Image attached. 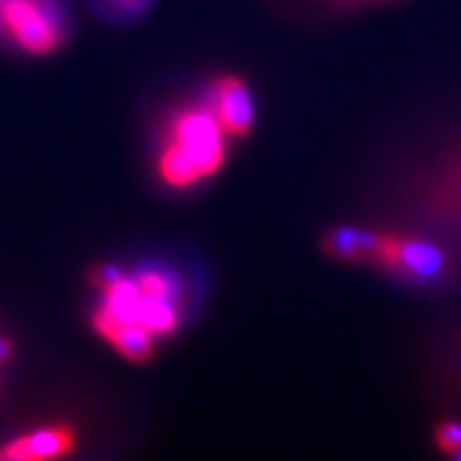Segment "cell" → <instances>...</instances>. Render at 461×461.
Returning a JSON list of instances; mask_svg holds the SVG:
<instances>
[{
    "label": "cell",
    "mask_w": 461,
    "mask_h": 461,
    "mask_svg": "<svg viewBox=\"0 0 461 461\" xmlns=\"http://www.w3.org/2000/svg\"><path fill=\"white\" fill-rule=\"evenodd\" d=\"M374 210L461 255V124L414 132L384 158L372 188Z\"/></svg>",
    "instance_id": "6da1fadb"
},
{
    "label": "cell",
    "mask_w": 461,
    "mask_h": 461,
    "mask_svg": "<svg viewBox=\"0 0 461 461\" xmlns=\"http://www.w3.org/2000/svg\"><path fill=\"white\" fill-rule=\"evenodd\" d=\"M325 252L342 261H363L408 285L431 286L453 274L455 257L438 241L411 230H367L339 227L327 235Z\"/></svg>",
    "instance_id": "7a4b0ae2"
},
{
    "label": "cell",
    "mask_w": 461,
    "mask_h": 461,
    "mask_svg": "<svg viewBox=\"0 0 461 461\" xmlns=\"http://www.w3.org/2000/svg\"><path fill=\"white\" fill-rule=\"evenodd\" d=\"M227 132L210 107L186 109L171 122V140L158 158V173L173 188L214 176L224 163Z\"/></svg>",
    "instance_id": "3957f363"
},
{
    "label": "cell",
    "mask_w": 461,
    "mask_h": 461,
    "mask_svg": "<svg viewBox=\"0 0 461 461\" xmlns=\"http://www.w3.org/2000/svg\"><path fill=\"white\" fill-rule=\"evenodd\" d=\"M65 37L67 11L62 0H0V39L22 51L51 54Z\"/></svg>",
    "instance_id": "277c9868"
},
{
    "label": "cell",
    "mask_w": 461,
    "mask_h": 461,
    "mask_svg": "<svg viewBox=\"0 0 461 461\" xmlns=\"http://www.w3.org/2000/svg\"><path fill=\"white\" fill-rule=\"evenodd\" d=\"M425 374L431 393L461 414V305L440 322L431 338Z\"/></svg>",
    "instance_id": "5b68a950"
},
{
    "label": "cell",
    "mask_w": 461,
    "mask_h": 461,
    "mask_svg": "<svg viewBox=\"0 0 461 461\" xmlns=\"http://www.w3.org/2000/svg\"><path fill=\"white\" fill-rule=\"evenodd\" d=\"M212 112L227 135L244 137L255 124V103L248 86L235 75H224L212 84Z\"/></svg>",
    "instance_id": "8992f818"
},
{
    "label": "cell",
    "mask_w": 461,
    "mask_h": 461,
    "mask_svg": "<svg viewBox=\"0 0 461 461\" xmlns=\"http://www.w3.org/2000/svg\"><path fill=\"white\" fill-rule=\"evenodd\" d=\"M75 448V434L68 425H51L15 438L0 447V461H39L67 457Z\"/></svg>",
    "instance_id": "52a82bcc"
},
{
    "label": "cell",
    "mask_w": 461,
    "mask_h": 461,
    "mask_svg": "<svg viewBox=\"0 0 461 461\" xmlns=\"http://www.w3.org/2000/svg\"><path fill=\"white\" fill-rule=\"evenodd\" d=\"M92 325L101 333L107 342L115 346L120 355H124L131 361H146L152 357L154 344H152V333L146 327H141L135 321H120L101 308L92 314Z\"/></svg>",
    "instance_id": "ba28073f"
},
{
    "label": "cell",
    "mask_w": 461,
    "mask_h": 461,
    "mask_svg": "<svg viewBox=\"0 0 461 461\" xmlns=\"http://www.w3.org/2000/svg\"><path fill=\"white\" fill-rule=\"evenodd\" d=\"M137 322L154 338L169 336L177 327V297H146L141 295L137 308Z\"/></svg>",
    "instance_id": "9c48e42d"
},
{
    "label": "cell",
    "mask_w": 461,
    "mask_h": 461,
    "mask_svg": "<svg viewBox=\"0 0 461 461\" xmlns=\"http://www.w3.org/2000/svg\"><path fill=\"white\" fill-rule=\"evenodd\" d=\"M310 7L321 11V14H346V11H357L363 7H374V5L393 3V0H305Z\"/></svg>",
    "instance_id": "30bf717a"
},
{
    "label": "cell",
    "mask_w": 461,
    "mask_h": 461,
    "mask_svg": "<svg viewBox=\"0 0 461 461\" xmlns=\"http://www.w3.org/2000/svg\"><path fill=\"white\" fill-rule=\"evenodd\" d=\"M149 3H152V0H95V5L103 11V14L118 17V20L140 15L141 11H146Z\"/></svg>",
    "instance_id": "8fae6325"
},
{
    "label": "cell",
    "mask_w": 461,
    "mask_h": 461,
    "mask_svg": "<svg viewBox=\"0 0 461 461\" xmlns=\"http://www.w3.org/2000/svg\"><path fill=\"white\" fill-rule=\"evenodd\" d=\"M436 445L445 453H461V420H445L436 431Z\"/></svg>",
    "instance_id": "7c38bea8"
},
{
    "label": "cell",
    "mask_w": 461,
    "mask_h": 461,
    "mask_svg": "<svg viewBox=\"0 0 461 461\" xmlns=\"http://www.w3.org/2000/svg\"><path fill=\"white\" fill-rule=\"evenodd\" d=\"M11 353H14V350H11V344L5 338H0V363L7 361Z\"/></svg>",
    "instance_id": "4fadbf2b"
}]
</instances>
